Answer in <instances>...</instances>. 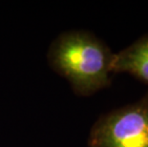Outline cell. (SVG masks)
Segmentation results:
<instances>
[{
  "instance_id": "1",
  "label": "cell",
  "mask_w": 148,
  "mask_h": 147,
  "mask_svg": "<svg viewBox=\"0 0 148 147\" xmlns=\"http://www.w3.org/2000/svg\"><path fill=\"white\" fill-rule=\"evenodd\" d=\"M113 55L95 36L75 31L61 34L53 43L49 60L77 95L87 96L110 85Z\"/></svg>"
},
{
  "instance_id": "2",
  "label": "cell",
  "mask_w": 148,
  "mask_h": 147,
  "mask_svg": "<svg viewBox=\"0 0 148 147\" xmlns=\"http://www.w3.org/2000/svg\"><path fill=\"white\" fill-rule=\"evenodd\" d=\"M89 147H148V92L140 101L102 116L91 129Z\"/></svg>"
},
{
  "instance_id": "3",
  "label": "cell",
  "mask_w": 148,
  "mask_h": 147,
  "mask_svg": "<svg viewBox=\"0 0 148 147\" xmlns=\"http://www.w3.org/2000/svg\"><path fill=\"white\" fill-rule=\"evenodd\" d=\"M111 72L112 74H130L148 84V34H144L127 48L114 54Z\"/></svg>"
}]
</instances>
